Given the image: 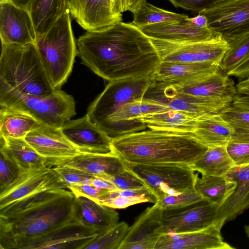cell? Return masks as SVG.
Listing matches in <instances>:
<instances>
[{"instance_id": "1", "label": "cell", "mask_w": 249, "mask_h": 249, "mask_svg": "<svg viewBox=\"0 0 249 249\" xmlns=\"http://www.w3.org/2000/svg\"><path fill=\"white\" fill-rule=\"evenodd\" d=\"M77 47L82 63L109 82L151 76L161 62L150 38L132 22L87 31Z\"/></svg>"}, {"instance_id": "2", "label": "cell", "mask_w": 249, "mask_h": 249, "mask_svg": "<svg viewBox=\"0 0 249 249\" xmlns=\"http://www.w3.org/2000/svg\"><path fill=\"white\" fill-rule=\"evenodd\" d=\"M75 199L70 190L54 189L0 208V239L34 237L72 220Z\"/></svg>"}, {"instance_id": "3", "label": "cell", "mask_w": 249, "mask_h": 249, "mask_svg": "<svg viewBox=\"0 0 249 249\" xmlns=\"http://www.w3.org/2000/svg\"><path fill=\"white\" fill-rule=\"evenodd\" d=\"M112 153L127 163L190 166L208 150L193 133L150 129L112 139Z\"/></svg>"}, {"instance_id": "4", "label": "cell", "mask_w": 249, "mask_h": 249, "mask_svg": "<svg viewBox=\"0 0 249 249\" xmlns=\"http://www.w3.org/2000/svg\"><path fill=\"white\" fill-rule=\"evenodd\" d=\"M0 81L29 95H46L55 90L45 72L35 44L1 43Z\"/></svg>"}, {"instance_id": "5", "label": "cell", "mask_w": 249, "mask_h": 249, "mask_svg": "<svg viewBox=\"0 0 249 249\" xmlns=\"http://www.w3.org/2000/svg\"><path fill=\"white\" fill-rule=\"evenodd\" d=\"M71 16L67 10L45 32L36 36L35 45L53 88L60 89L67 81L77 53L71 27Z\"/></svg>"}, {"instance_id": "6", "label": "cell", "mask_w": 249, "mask_h": 249, "mask_svg": "<svg viewBox=\"0 0 249 249\" xmlns=\"http://www.w3.org/2000/svg\"><path fill=\"white\" fill-rule=\"evenodd\" d=\"M0 106L24 111L39 123L61 128L75 113L73 98L61 89L46 95L18 92L0 81Z\"/></svg>"}, {"instance_id": "7", "label": "cell", "mask_w": 249, "mask_h": 249, "mask_svg": "<svg viewBox=\"0 0 249 249\" xmlns=\"http://www.w3.org/2000/svg\"><path fill=\"white\" fill-rule=\"evenodd\" d=\"M124 162L126 169L143 182L157 201L194 187L198 176V172L195 173L190 166Z\"/></svg>"}, {"instance_id": "8", "label": "cell", "mask_w": 249, "mask_h": 249, "mask_svg": "<svg viewBox=\"0 0 249 249\" xmlns=\"http://www.w3.org/2000/svg\"><path fill=\"white\" fill-rule=\"evenodd\" d=\"M75 218L43 234L29 238L0 239V249H85L98 235Z\"/></svg>"}, {"instance_id": "9", "label": "cell", "mask_w": 249, "mask_h": 249, "mask_svg": "<svg viewBox=\"0 0 249 249\" xmlns=\"http://www.w3.org/2000/svg\"><path fill=\"white\" fill-rule=\"evenodd\" d=\"M151 82V76L109 82L89 106L87 115L99 127L121 106L143 98Z\"/></svg>"}, {"instance_id": "10", "label": "cell", "mask_w": 249, "mask_h": 249, "mask_svg": "<svg viewBox=\"0 0 249 249\" xmlns=\"http://www.w3.org/2000/svg\"><path fill=\"white\" fill-rule=\"evenodd\" d=\"M161 61L173 62H214L220 63L229 48L221 37L190 42H172L150 38Z\"/></svg>"}, {"instance_id": "11", "label": "cell", "mask_w": 249, "mask_h": 249, "mask_svg": "<svg viewBox=\"0 0 249 249\" xmlns=\"http://www.w3.org/2000/svg\"><path fill=\"white\" fill-rule=\"evenodd\" d=\"M198 14L208 27L228 43L249 34V0H230Z\"/></svg>"}, {"instance_id": "12", "label": "cell", "mask_w": 249, "mask_h": 249, "mask_svg": "<svg viewBox=\"0 0 249 249\" xmlns=\"http://www.w3.org/2000/svg\"><path fill=\"white\" fill-rule=\"evenodd\" d=\"M59 188L69 189L54 168L46 164L20 170L15 180L0 191V208L28 196Z\"/></svg>"}, {"instance_id": "13", "label": "cell", "mask_w": 249, "mask_h": 249, "mask_svg": "<svg viewBox=\"0 0 249 249\" xmlns=\"http://www.w3.org/2000/svg\"><path fill=\"white\" fill-rule=\"evenodd\" d=\"M143 98L159 102L170 108L185 112L197 117L218 113L231 104L224 101L196 97L177 91L172 86L152 82Z\"/></svg>"}, {"instance_id": "14", "label": "cell", "mask_w": 249, "mask_h": 249, "mask_svg": "<svg viewBox=\"0 0 249 249\" xmlns=\"http://www.w3.org/2000/svg\"><path fill=\"white\" fill-rule=\"evenodd\" d=\"M168 108V106L149 99L134 100L121 106L99 127L112 139L144 130L147 128L146 125L136 121V117Z\"/></svg>"}, {"instance_id": "15", "label": "cell", "mask_w": 249, "mask_h": 249, "mask_svg": "<svg viewBox=\"0 0 249 249\" xmlns=\"http://www.w3.org/2000/svg\"><path fill=\"white\" fill-rule=\"evenodd\" d=\"M161 208L157 203L147 207L129 226L119 249H154L164 231Z\"/></svg>"}, {"instance_id": "16", "label": "cell", "mask_w": 249, "mask_h": 249, "mask_svg": "<svg viewBox=\"0 0 249 249\" xmlns=\"http://www.w3.org/2000/svg\"><path fill=\"white\" fill-rule=\"evenodd\" d=\"M36 33L30 13L9 1L0 3L1 43L35 44Z\"/></svg>"}, {"instance_id": "17", "label": "cell", "mask_w": 249, "mask_h": 249, "mask_svg": "<svg viewBox=\"0 0 249 249\" xmlns=\"http://www.w3.org/2000/svg\"><path fill=\"white\" fill-rule=\"evenodd\" d=\"M61 130L82 153H113L112 138L91 122L87 114L78 119L69 120Z\"/></svg>"}, {"instance_id": "18", "label": "cell", "mask_w": 249, "mask_h": 249, "mask_svg": "<svg viewBox=\"0 0 249 249\" xmlns=\"http://www.w3.org/2000/svg\"><path fill=\"white\" fill-rule=\"evenodd\" d=\"M218 207L215 204L204 201L184 210L163 211L164 232L179 233L206 229L216 222Z\"/></svg>"}, {"instance_id": "19", "label": "cell", "mask_w": 249, "mask_h": 249, "mask_svg": "<svg viewBox=\"0 0 249 249\" xmlns=\"http://www.w3.org/2000/svg\"><path fill=\"white\" fill-rule=\"evenodd\" d=\"M216 221L202 230L184 233L162 234L154 249H234L225 242L221 233L223 227Z\"/></svg>"}, {"instance_id": "20", "label": "cell", "mask_w": 249, "mask_h": 249, "mask_svg": "<svg viewBox=\"0 0 249 249\" xmlns=\"http://www.w3.org/2000/svg\"><path fill=\"white\" fill-rule=\"evenodd\" d=\"M46 160L67 158L82 154L66 138L61 128L40 124L24 138Z\"/></svg>"}, {"instance_id": "21", "label": "cell", "mask_w": 249, "mask_h": 249, "mask_svg": "<svg viewBox=\"0 0 249 249\" xmlns=\"http://www.w3.org/2000/svg\"><path fill=\"white\" fill-rule=\"evenodd\" d=\"M220 71V63L214 62L161 61L151 76L155 82L182 86L198 81Z\"/></svg>"}, {"instance_id": "22", "label": "cell", "mask_w": 249, "mask_h": 249, "mask_svg": "<svg viewBox=\"0 0 249 249\" xmlns=\"http://www.w3.org/2000/svg\"><path fill=\"white\" fill-rule=\"evenodd\" d=\"M189 18L146 25L140 29L150 38L172 42L206 41L218 36L209 28L196 26Z\"/></svg>"}, {"instance_id": "23", "label": "cell", "mask_w": 249, "mask_h": 249, "mask_svg": "<svg viewBox=\"0 0 249 249\" xmlns=\"http://www.w3.org/2000/svg\"><path fill=\"white\" fill-rule=\"evenodd\" d=\"M71 16L86 31L107 27L122 20L115 14L110 0H69Z\"/></svg>"}, {"instance_id": "24", "label": "cell", "mask_w": 249, "mask_h": 249, "mask_svg": "<svg viewBox=\"0 0 249 249\" xmlns=\"http://www.w3.org/2000/svg\"><path fill=\"white\" fill-rule=\"evenodd\" d=\"M46 164L50 167L67 166L74 168L95 176L114 175L126 170L124 162L113 153H82L67 158L46 160Z\"/></svg>"}, {"instance_id": "25", "label": "cell", "mask_w": 249, "mask_h": 249, "mask_svg": "<svg viewBox=\"0 0 249 249\" xmlns=\"http://www.w3.org/2000/svg\"><path fill=\"white\" fill-rule=\"evenodd\" d=\"M236 182L232 193L218 207L216 221L224 225L249 208V164L234 166L225 175Z\"/></svg>"}, {"instance_id": "26", "label": "cell", "mask_w": 249, "mask_h": 249, "mask_svg": "<svg viewBox=\"0 0 249 249\" xmlns=\"http://www.w3.org/2000/svg\"><path fill=\"white\" fill-rule=\"evenodd\" d=\"M177 91L196 97L224 101L231 104L237 91L234 81L221 70L198 81L182 86L169 85Z\"/></svg>"}, {"instance_id": "27", "label": "cell", "mask_w": 249, "mask_h": 249, "mask_svg": "<svg viewBox=\"0 0 249 249\" xmlns=\"http://www.w3.org/2000/svg\"><path fill=\"white\" fill-rule=\"evenodd\" d=\"M74 216L98 233L113 227L119 220V213L115 209L81 196H75Z\"/></svg>"}, {"instance_id": "28", "label": "cell", "mask_w": 249, "mask_h": 249, "mask_svg": "<svg viewBox=\"0 0 249 249\" xmlns=\"http://www.w3.org/2000/svg\"><path fill=\"white\" fill-rule=\"evenodd\" d=\"M232 128L220 113L203 114L197 117L193 134L208 147L226 146L231 140Z\"/></svg>"}, {"instance_id": "29", "label": "cell", "mask_w": 249, "mask_h": 249, "mask_svg": "<svg viewBox=\"0 0 249 249\" xmlns=\"http://www.w3.org/2000/svg\"><path fill=\"white\" fill-rule=\"evenodd\" d=\"M197 117L171 108L139 116L135 120L153 129L193 133Z\"/></svg>"}, {"instance_id": "30", "label": "cell", "mask_w": 249, "mask_h": 249, "mask_svg": "<svg viewBox=\"0 0 249 249\" xmlns=\"http://www.w3.org/2000/svg\"><path fill=\"white\" fill-rule=\"evenodd\" d=\"M30 114L13 108L0 106V137L24 138L39 124Z\"/></svg>"}, {"instance_id": "31", "label": "cell", "mask_w": 249, "mask_h": 249, "mask_svg": "<svg viewBox=\"0 0 249 249\" xmlns=\"http://www.w3.org/2000/svg\"><path fill=\"white\" fill-rule=\"evenodd\" d=\"M235 166L226 146L208 147L206 152L190 166L201 175L225 176Z\"/></svg>"}, {"instance_id": "32", "label": "cell", "mask_w": 249, "mask_h": 249, "mask_svg": "<svg viewBox=\"0 0 249 249\" xmlns=\"http://www.w3.org/2000/svg\"><path fill=\"white\" fill-rule=\"evenodd\" d=\"M236 183L225 176L201 175L198 176L195 188L208 202L219 207L232 193Z\"/></svg>"}, {"instance_id": "33", "label": "cell", "mask_w": 249, "mask_h": 249, "mask_svg": "<svg viewBox=\"0 0 249 249\" xmlns=\"http://www.w3.org/2000/svg\"><path fill=\"white\" fill-rule=\"evenodd\" d=\"M0 148L3 149L16 162L20 170H28L46 164L41 156L24 138L0 137Z\"/></svg>"}, {"instance_id": "34", "label": "cell", "mask_w": 249, "mask_h": 249, "mask_svg": "<svg viewBox=\"0 0 249 249\" xmlns=\"http://www.w3.org/2000/svg\"><path fill=\"white\" fill-rule=\"evenodd\" d=\"M68 10L64 0H35L30 13L36 35L47 31Z\"/></svg>"}, {"instance_id": "35", "label": "cell", "mask_w": 249, "mask_h": 249, "mask_svg": "<svg viewBox=\"0 0 249 249\" xmlns=\"http://www.w3.org/2000/svg\"><path fill=\"white\" fill-rule=\"evenodd\" d=\"M132 13L133 19L132 22L139 28L189 17L185 14H178L159 8L148 2L146 0L142 1Z\"/></svg>"}, {"instance_id": "36", "label": "cell", "mask_w": 249, "mask_h": 249, "mask_svg": "<svg viewBox=\"0 0 249 249\" xmlns=\"http://www.w3.org/2000/svg\"><path fill=\"white\" fill-rule=\"evenodd\" d=\"M219 113L232 128L231 141L249 143V110L231 104Z\"/></svg>"}, {"instance_id": "37", "label": "cell", "mask_w": 249, "mask_h": 249, "mask_svg": "<svg viewBox=\"0 0 249 249\" xmlns=\"http://www.w3.org/2000/svg\"><path fill=\"white\" fill-rule=\"evenodd\" d=\"M129 226L124 221L118 222L95 237L85 249H119Z\"/></svg>"}, {"instance_id": "38", "label": "cell", "mask_w": 249, "mask_h": 249, "mask_svg": "<svg viewBox=\"0 0 249 249\" xmlns=\"http://www.w3.org/2000/svg\"><path fill=\"white\" fill-rule=\"evenodd\" d=\"M228 43L229 48L220 64V70L226 73L249 56V34Z\"/></svg>"}, {"instance_id": "39", "label": "cell", "mask_w": 249, "mask_h": 249, "mask_svg": "<svg viewBox=\"0 0 249 249\" xmlns=\"http://www.w3.org/2000/svg\"><path fill=\"white\" fill-rule=\"evenodd\" d=\"M206 201L195 189L190 188L176 196H168L158 200L163 211L173 212L184 210L201 202Z\"/></svg>"}, {"instance_id": "40", "label": "cell", "mask_w": 249, "mask_h": 249, "mask_svg": "<svg viewBox=\"0 0 249 249\" xmlns=\"http://www.w3.org/2000/svg\"><path fill=\"white\" fill-rule=\"evenodd\" d=\"M0 191L14 182L20 173L16 162L2 148H0Z\"/></svg>"}, {"instance_id": "41", "label": "cell", "mask_w": 249, "mask_h": 249, "mask_svg": "<svg viewBox=\"0 0 249 249\" xmlns=\"http://www.w3.org/2000/svg\"><path fill=\"white\" fill-rule=\"evenodd\" d=\"M96 176L110 182L119 190L138 189L146 187L142 180L127 169L114 175H101Z\"/></svg>"}, {"instance_id": "42", "label": "cell", "mask_w": 249, "mask_h": 249, "mask_svg": "<svg viewBox=\"0 0 249 249\" xmlns=\"http://www.w3.org/2000/svg\"><path fill=\"white\" fill-rule=\"evenodd\" d=\"M69 187L73 184L88 183L96 176L82 170L67 166L53 167Z\"/></svg>"}, {"instance_id": "43", "label": "cell", "mask_w": 249, "mask_h": 249, "mask_svg": "<svg viewBox=\"0 0 249 249\" xmlns=\"http://www.w3.org/2000/svg\"><path fill=\"white\" fill-rule=\"evenodd\" d=\"M69 189L75 196H81L91 199L97 202L107 197L110 191L106 189H101L95 186L91 181L79 184H73L69 186Z\"/></svg>"}, {"instance_id": "44", "label": "cell", "mask_w": 249, "mask_h": 249, "mask_svg": "<svg viewBox=\"0 0 249 249\" xmlns=\"http://www.w3.org/2000/svg\"><path fill=\"white\" fill-rule=\"evenodd\" d=\"M151 202L147 197L144 196H125L114 195L109 193L107 197L99 201V203L116 209H124L129 206L144 202Z\"/></svg>"}, {"instance_id": "45", "label": "cell", "mask_w": 249, "mask_h": 249, "mask_svg": "<svg viewBox=\"0 0 249 249\" xmlns=\"http://www.w3.org/2000/svg\"><path fill=\"white\" fill-rule=\"evenodd\" d=\"M175 7L199 13L230 0H168Z\"/></svg>"}, {"instance_id": "46", "label": "cell", "mask_w": 249, "mask_h": 249, "mask_svg": "<svg viewBox=\"0 0 249 249\" xmlns=\"http://www.w3.org/2000/svg\"><path fill=\"white\" fill-rule=\"evenodd\" d=\"M226 148L235 166L249 164V143L231 141Z\"/></svg>"}, {"instance_id": "47", "label": "cell", "mask_w": 249, "mask_h": 249, "mask_svg": "<svg viewBox=\"0 0 249 249\" xmlns=\"http://www.w3.org/2000/svg\"><path fill=\"white\" fill-rule=\"evenodd\" d=\"M227 74L241 79L249 76V56Z\"/></svg>"}, {"instance_id": "48", "label": "cell", "mask_w": 249, "mask_h": 249, "mask_svg": "<svg viewBox=\"0 0 249 249\" xmlns=\"http://www.w3.org/2000/svg\"><path fill=\"white\" fill-rule=\"evenodd\" d=\"M190 21L196 26L200 28H208V19L204 15L198 14L194 18H190Z\"/></svg>"}, {"instance_id": "49", "label": "cell", "mask_w": 249, "mask_h": 249, "mask_svg": "<svg viewBox=\"0 0 249 249\" xmlns=\"http://www.w3.org/2000/svg\"><path fill=\"white\" fill-rule=\"evenodd\" d=\"M35 0H7L16 6L27 10L29 13Z\"/></svg>"}, {"instance_id": "50", "label": "cell", "mask_w": 249, "mask_h": 249, "mask_svg": "<svg viewBox=\"0 0 249 249\" xmlns=\"http://www.w3.org/2000/svg\"><path fill=\"white\" fill-rule=\"evenodd\" d=\"M236 88L240 93L249 94V76L241 79L236 86Z\"/></svg>"}, {"instance_id": "51", "label": "cell", "mask_w": 249, "mask_h": 249, "mask_svg": "<svg viewBox=\"0 0 249 249\" xmlns=\"http://www.w3.org/2000/svg\"><path fill=\"white\" fill-rule=\"evenodd\" d=\"M132 0H119V11L121 13L129 11Z\"/></svg>"}, {"instance_id": "52", "label": "cell", "mask_w": 249, "mask_h": 249, "mask_svg": "<svg viewBox=\"0 0 249 249\" xmlns=\"http://www.w3.org/2000/svg\"><path fill=\"white\" fill-rule=\"evenodd\" d=\"M113 12L117 15H122L119 11V0H110Z\"/></svg>"}, {"instance_id": "53", "label": "cell", "mask_w": 249, "mask_h": 249, "mask_svg": "<svg viewBox=\"0 0 249 249\" xmlns=\"http://www.w3.org/2000/svg\"><path fill=\"white\" fill-rule=\"evenodd\" d=\"M143 0H132L130 11L133 13Z\"/></svg>"}, {"instance_id": "54", "label": "cell", "mask_w": 249, "mask_h": 249, "mask_svg": "<svg viewBox=\"0 0 249 249\" xmlns=\"http://www.w3.org/2000/svg\"><path fill=\"white\" fill-rule=\"evenodd\" d=\"M245 231L247 236L249 238V225H247L244 226Z\"/></svg>"}, {"instance_id": "55", "label": "cell", "mask_w": 249, "mask_h": 249, "mask_svg": "<svg viewBox=\"0 0 249 249\" xmlns=\"http://www.w3.org/2000/svg\"><path fill=\"white\" fill-rule=\"evenodd\" d=\"M69 0H64L65 1V2L66 3V4L67 5V6L69 7Z\"/></svg>"}, {"instance_id": "56", "label": "cell", "mask_w": 249, "mask_h": 249, "mask_svg": "<svg viewBox=\"0 0 249 249\" xmlns=\"http://www.w3.org/2000/svg\"><path fill=\"white\" fill-rule=\"evenodd\" d=\"M7 1V0H0V3L6 2Z\"/></svg>"}]
</instances>
